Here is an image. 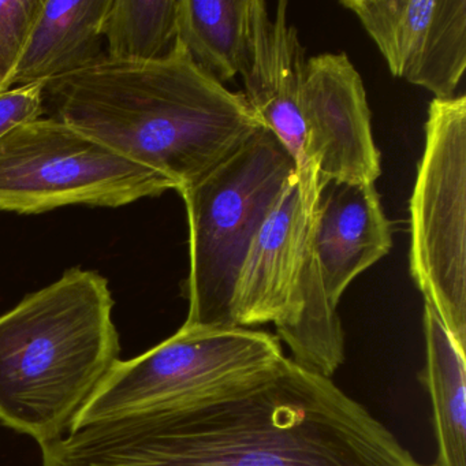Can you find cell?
I'll list each match as a JSON object with an SVG mask.
<instances>
[{
    "instance_id": "obj_1",
    "label": "cell",
    "mask_w": 466,
    "mask_h": 466,
    "mask_svg": "<svg viewBox=\"0 0 466 466\" xmlns=\"http://www.w3.org/2000/svg\"><path fill=\"white\" fill-rule=\"evenodd\" d=\"M42 452L43 466H432L289 357L207 394L70 431Z\"/></svg>"
},
{
    "instance_id": "obj_2",
    "label": "cell",
    "mask_w": 466,
    "mask_h": 466,
    "mask_svg": "<svg viewBox=\"0 0 466 466\" xmlns=\"http://www.w3.org/2000/svg\"><path fill=\"white\" fill-rule=\"evenodd\" d=\"M45 116L59 119L159 173L177 192L196 184L263 125L244 92L204 73L177 40L170 56L105 58L43 86Z\"/></svg>"
},
{
    "instance_id": "obj_3",
    "label": "cell",
    "mask_w": 466,
    "mask_h": 466,
    "mask_svg": "<svg viewBox=\"0 0 466 466\" xmlns=\"http://www.w3.org/2000/svg\"><path fill=\"white\" fill-rule=\"evenodd\" d=\"M110 285L80 267L0 316V422L40 447L69 433L119 361Z\"/></svg>"
},
{
    "instance_id": "obj_4",
    "label": "cell",
    "mask_w": 466,
    "mask_h": 466,
    "mask_svg": "<svg viewBox=\"0 0 466 466\" xmlns=\"http://www.w3.org/2000/svg\"><path fill=\"white\" fill-rule=\"evenodd\" d=\"M297 179L296 165L261 127L219 166L179 190L189 226L184 326L228 327L237 275L258 228Z\"/></svg>"
},
{
    "instance_id": "obj_5",
    "label": "cell",
    "mask_w": 466,
    "mask_h": 466,
    "mask_svg": "<svg viewBox=\"0 0 466 466\" xmlns=\"http://www.w3.org/2000/svg\"><path fill=\"white\" fill-rule=\"evenodd\" d=\"M171 189L170 179L59 119L24 122L0 137V211L116 208Z\"/></svg>"
},
{
    "instance_id": "obj_6",
    "label": "cell",
    "mask_w": 466,
    "mask_h": 466,
    "mask_svg": "<svg viewBox=\"0 0 466 466\" xmlns=\"http://www.w3.org/2000/svg\"><path fill=\"white\" fill-rule=\"evenodd\" d=\"M409 266L424 302L466 345V97L433 99L410 204Z\"/></svg>"
},
{
    "instance_id": "obj_7",
    "label": "cell",
    "mask_w": 466,
    "mask_h": 466,
    "mask_svg": "<svg viewBox=\"0 0 466 466\" xmlns=\"http://www.w3.org/2000/svg\"><path fill=\"white\" fill-rule=\"evenodd\" d=\"M285 357L279 338L269 332L182 324L146 353L119 360L78 411L70 431L207 394Z\"/></svg>"
},
{
    "instance_id": "obj_8",
    "label": "cell",
    "mask_w": 466,
    "mask_h": 466,
    "mask_svg": "<svg viewBox=\"0 0 466 466\" xmlns=\"http://www.w3.org/2000/svg\"><path fill=\"white\" fill-rule=\"evenodd\" d=\"M310 220L294 179L253 238L237 275L228 327L274 324L291 359L301 346L304 274L309 255Z\"/></svg>"
},
{
    "instance_id": "obj_9",
    "label": "cell",
    "mask_w": 466,
    "mask_h": 466,
    "mask_svg": "<svg viewBox=\"0 0 466 466\" xmlns=\"http://www.w3.org/2000/svg\"><path fill=\"white\" fill-rule=\"evenodd\" d=\"M305 155L329 182L375 185L381 174L361 76L346 54H320L305 62L301 88Z\"/></svg>"
},
{
    "instance_id": "obj_10",
    "label": "cell",
    "mask_w": 466,
    "mask_h": 466,
    "mask_svg": "<svg viewBox=\"0 0 466 466\" xmlns=\"http://www.w3.org/2000/svg\"><path fill=\"white\" fill-rule=\"evenodd\" d=\"M390 72L427 89L438 100L454 97L466 69V0H345Z\"/></svg>"
},
{
    "instance_id": "obj_11",
    "label": "cell",
    "mask_w": 466,
    "mask_h": 466,
    "mask_svg": "<svg viewBox=\"0 0 466 466\" xmlns=\"http://www.w3.org/2000/svg\"><path fill=\"white\" fill-rule=\"evenodd\" d=\"M288 2H279L274 18L267 5L256 0L252 61L244 77L245 97L260 124L278 138L296 165L297 184L308 219L318 201V177L305 155L301 88L304 47L289 24Z\"/></svg>"
},
{
    "instance_id": "obj_12",
    "label": "cell",
    "mask_w": 466,
    "mask_h": 466,
    "mask_svg": "<svg viewBox=\"0 0 466 466\" xmlns=\"http://www.w3.org/2000/svg\"><path fill=\"white\" fill-rule=\"evenodd\" d=\"M309 242L324 293L338 309L349 285L392 248L391 226L375 185L319 187Z\"/></svg>"
},
{
    "instance_id": "obj_13",
    "label": "cell",
    "mask_w": 466,
    "mask_h": 466,
    "mask_svg": "<svg viewBox=\"0 0 466 466\" xmlns=\"http://www.w3.org/2000/svg\"><path fill=\"white\" fill-rule=\"evenodd\" d=\"M111 0H42L12 81L45 86L106 58L103 24Z\"/></svg>"
},
{
    "instance_id": "obj_14",
    "label": "cell",
    "mask_w": 466,
    "mask_h": 466,
    "mask_svg": "<svg viewBox=\"0 0 466 466\" xmlns=\"http://www.w3.org/2000/svg\"><path fill=\"white\" fill-rule=\"evenodd\" d=\"M255 5L256 0H178L177 40L220 84L249 67Z\"/></svg>"
},
{
    "instance_id": "obj_15",
    "label": "cell",
    "mask_w": 466,
    "mask_h": 466,
    "mask_svg": "<svg viewBox=\"0 0 466 466\" xmlns=\"http://www.w3.org/2000/svg\"><path fill=\"white\" fill-rule=\"evenodd\" d=\"M425 367L420 380L432 405L438 454L432 466H466L465 350L458 346L432 305L424 302Z\"/></svg>"
},
{
    "instance_id": "obj_16",
    "label": "cell",
    "mask_w": 466,
    "mask_h": 466,
    "mask_svg": "<svg viewBox=\"0 0 466 466\" xmlns=\"http://www.w3.org/2000/svg\"><path fill=\"white\" fill-rule=\"evenodd\" d=\"M177 5L178 0H111L103 24L106 58L146 64L170 56Z\"/></svg>"
},
{
    "instance_id": "obj_17",
    "label": "cell",
    "mask_w": 466,
    "mask_h": 466,
    "mask_svg": "<svg viewBox=\"0 0 466 466\" xmlns=\"http://www.w3.org/2000/svg\"><path fill=\"white\" fill-rule=\"evenodd\" d=\"M40 6L42 0H0V91L12 88Z\"/></svg>"
},
{
    "instance_id": "obj_18",
    "label": "cell",
    "mask_w": 466,
    "mask_h": 466,
    "mask_svg": "<svg viewBox=\"0 0 466 466\" xmlns=\"http://www.w3.org/2000/svg\"><path fill=\"white\" fill-rule=\"evenodd\" d=\"M45 116L43 86H15L0 91V137L10 129Z\"/></svg>"
}]
</instances>
